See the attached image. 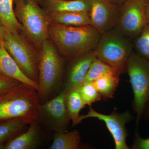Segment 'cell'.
Masks as SVG:
<instances>
[{
    "instance_id": "1",
    "label": "cell",
    "mask_w": 149,
    "mask_h": 149,
    "mask_svg": "<svg viewBox=\"0 0 149 149\" xmlns=\"http://www.w3.org/2000/svg\"><path fill=\"white\" fill-rule=\"evenodd\" d=\"M101 36L91 24L74 26L51 23L49 29V38L66 59H72L93 51Z\"/></svg>"
},
{
    "instance_id": "2",
    "label": "cell",
    "mask_w": 149,
    "mask_h": 149,
    "mask_svg": "<svg viewBox=\"0 0 149 149\" xmlns=\"http://www.w3.org/2000/svg\"><path fill=\"white\" fill-rule=\"evenodd\" d=\"M39 52L37 93L40 104H42L62 89L63 61L53 41H45Z\"/></svg>"
},
{
    "instance_id": "3",
    "label": "cell",
    "mask_w": 149,
    "mask_h": 149,
    "mask_svg": "<svg viewBox=\"0 0 149 149\" xmlns=\"http://www.w3.org/2000/svg\"><path fill=\"white\" fill-rule=\"evenodd\" d=\"M37 91L23 83L0 95V123L19 118L28 125L39 123Z\"/></svg>"
},
{
    "instance_id": "4",
    "label": "cell",
    "mask_w": 149,
    "mask_h": 149,
    "mask_svg": "<svg viewBox=\"0 0 149 149\" xmlns=\"http://www.w3.org/2000/svg\"><path fill=\"white\" fill-rule=\"evenodd\" d=\"M15 15L22 25L27 39L40 50L48 40L51 24L49 13L32 0H13Z\"/></svg>"
},
{
    "instance_id": "5",
    "label": "cell",
    "mask_w": 149,
    "mask_h": 149,
    "mask_svg": "<svg viewBox=\"0 0 149 149\" xmlns=\"http://www.w3.org/2000/svg\"><path fill=\"white\" fill-rule=\"evenodd\" d=\"M133 49L130 39L113 28L101 35L93 52L96 58L122 74Z\"/></svg>"
},
{
    "instance_id": "6",
    "label": "cell",
    "mask_w": 149,
    "mask_h": 149,
    "mask_svg": "<svg viewBox=\"0 0 149 149\" xmlns=\"http://www.w3.org/2000/svg\"><path fill=\"white\" fill-rule=\"evenodd\" d=\"M3 45L28 78L38 84L39 52L29 44V40L17 32L6 30L3 36Z\"/></svg>"
},
{
    "instance_id": "7",
    "label": "cell",
    "mask_w": 149,
    "mask_h": 149,
    "mask_svg": "<svg viewBox=\"0 0 149 149\" xmlns=\"http://www.w3.org/2000/svg\"><path fill=\"white\" fill-rule=\"evenodd\" d=\"M126 71L132 86L133 107L139 122L149 105V61L133 51L127 61Z\"/></svg>"
},
{
    "instance_id": "8",
    "label": "cell",
    "mask_w": 149,
    "mask_h": 149,
    "mask_svg": "<svg viewBox=\"0 0 149 149\" xmlns=\"http://www.w3.org/2000/svg\"><path fill=\"white\" fill-rule=\"evenodd\" d=\"M146 0H126L118 6L114 28L130 39H135L147 22Z\"/></svg>"
},
{
    "instance_id": "9",
    "label": "cell",
    "mask_w": 149,
    "mask_h": 149,
    "mask_svg": "<svg viewBox=\"0 0 149 149\" xmlns=\"http://www.w3.org/2000/svg\"><path fill=\"white\" fill-rule=\"evenodd\" d=\"M65 94L61 91L38 107V122L55 132H66L71 121L65 105Z\"/></svg>"
},
{
    "instance_id": "10",
    "label": "cell",
    "mask_w": 149,
    "mask_h": 149,
    "mask_svg": "<svg viewBox=\"0 0 149 149\" xmlns=\"http://www.w3.org/2000/svg\"><path fill=\"white\" fill-rule=\"evenodd\" d=\"M90 118H97L104 122L113 138L116 149H130L126 143L127 131L125 127L126 124L132 119L130 112L126 111L120 113L114 111L111 114L106 115L98 112L90 106L87 114L80 115L77 124Z\"/></svg>"
},
{
    "instance_id": "11",
    "label": "cell",
    "mask_w": 149,
    "mask_h": 149,
    "mask_svg": "<svg viewBox=\"0 0 149 149\" xmlns=\"http://www.w3.org/2000/svg\"><path fill=\"white\" fill-rule=\"evenodd\" d=\"M91 24L101 34L114 28L118 6L109 0H91Z\"/></svg>"
},
{
    "instance_id": "12",
    "label": "cell",
    "mask_w": 149,
    "mask_h": 149,
    "mask_svg": "<svg viewBox=\"0 0 149 149\" xmlns=\"http://www.w3.org/2000/svg\"><path fill=\"white\" fill-rule=\"evenodd\" d=\"M95 58L92 51L72 59L62 91L66 93L77 89L83 85L88 70Z\"/></svg>"
},
{
    "instance_id": "13",
    "label": "cell",
    "mask_w": 149,
    "mask_h": 149,
    "mask_svg": "<svg viewBox=\"0 0 149 149\" xmlns=\"http://www.w3.org/2000/svg\"><path fill=\"white\" fill-rule=\"evenodd\" d=\"M0 74L15 79L37 91L38 90V83L29 79L22 72L3 45L0 48Z\"/></svg>"
},
{
    "instance_id": "14",
    "label": "cell",
    "mask_w": 149,
    "mask_h": 149,
    "mask_svg": "<svg viewBox=\"0 0 149 149\" xmlns=\"http://www.w3.org/2000/svg\"><path fill=\"white\" fill-rule=\"evenodd\" d=\"M39 123L29 124L27 130L9 141L5 146L6 149H33L40 143Z\"/></svg>"
},
{
    "instance_id": "15",
    "label": "cell",
    "mask_w": 149,
    "mask_h": 149,
    "mask_svg": "<svg viewBox=\"0 0 149 149\" xmlns=\"http://www.w3.org/2000/svg\"><path fill=\"white\" fill-rule=\"evenodd\" d=\"M49 14L52 23L74 26L91 24L89 12H56Z\"/></svg>"
},
{
    "instance_id": "16",
    "label": "cell",
    "mask_w": 149,
    "mask_h": 149,
    "mask_svg": "<svg viewBox=\"0 0 149 149\" xmlns=\"http://www.w3.org/2000/svg\"><path fill=\"white\" fill-rule=\"evenodd\" d=\"M49 13L56 12L90 11L91 0H49L45 2Z\"/></svg>"
},
{
    "instance_id": "17",
    "label": "cell",
    "mask_w": 149,
    "mask_h": 149,
    "mask_svg": "<svg viewBox=\"0 0 149 149\" xmlns=\"http://www.w3.org/2000/svg\"><path fill=\"white\" fill-rule=\"evenodd\" d=\"M13 0H0V24L10 32L24 33V29L15 15Z\"/></svg>"
},
{
    "instance_id": "18",
    "label": "cell",
    "mask_w": 149,
    "mask_h": 149,
    "mask_svg": "<svg viewBox=\"0 0 149 149\" xmlns=\"http://www.w3.org/2000/svg\"><path fill=\"white\" fill-rule=\"evenodd\" d=\"M81 146V136L77 130L55 132L50 149H78Z\"/></svg>"
},
{
    "instance_id": "19",
    "label": "cell",
    "mask_w": 149,
    "mask_h": 149,
    "mask_svg": "<svg viewBox=\"0 0 149 149\" xmlns=\"http://www.w3.org/2000/svg\"><path fill=\"white\" fill-rule=\"evenodd\" d=\"M28 124L19 118H14L0 123V149H4V142L11 140L24 132Z\"/></svg>"
},
{
    "instance_id": "20",
    "label": "cell",
    "mask_w": 149,
    "mask_h": 149,
    "mask_svg": "<svg viewBox=\"0 0 149 149\" xmlns=\"http://www.w3.org/2000/svg\"><path fill=\"white\" fill-rule=\"evenodd\" d=\"M120 74L117 73L105 74L93 82L102 97L112 98L120 80Z\"/></svg>"
},
{
    "instance_id": "21",
    "label": "cell",
    "mask_w": 149,
    "mask_h": 149,
    "mask_svg": "<svg viewBox=\"0 0 149 149\" xmlns=\"http://www.w3.org/2000/svg\"><path fill=\"white\" fill-rule=\"evenodd\" d=\"M65 103L72 126L77 125L80 111L86 104L80 95L77 89L65 93Z\"/></svg>"
},
{
    "instance_id": "22",
    "label": "cell",
    "mask_w": 149,
    "mask_h": 149,
    "mask_svg": "<svg viewBox=\"0 0 149 149\" xmlns=\"http://www.w3.org/2000/svg\"><path fill=\"white\" fill-rule=\"evenodd\" d=\"M115 73L121 74L113 68L95 58L88 70L84 83L93 82L99 77L105 74Z\"/></svg>"
},
{
    "instance_id": "23",
    "label": "cell",
    "mask_w": 149,
    "mask_h": 149,
    "mask_svg": "<svg viewBox=\"0 0 149 149\" xmlns=\"http://www.w3.org/2000/svg\"><path fill=\"white\" fill-rule=\"evenodd\" d=\"M133 45L135 52L149 61V23L146 24L134 39Z\"/></svg>"
},
{
    "instance_id": "24",
    "label": "cell",
    "mask_w": 149,
    "mask_h": 149,
    "mask_svg": "<svg viewBox=\"0 0 149 149\" xmlns=\"http://www.w3.org/2000/svg\"><path fill=\"white\" fill-rule=\"evenodd\" d=\"M77 90L86 105L91 106L93 103L101 100L102 96L93 82L83 83Z\"/></svg>"
},
{
    "instance_id": "25",
    "label": "cell",
    "mask_w": 149,
    "mask_h": 149,
    "mask_svg": "<svg viewBox=\"0 0 149 149\" xmlns=\"http://www.w3.org/2000/svg\"><path fill=\"white\" fill-rule=\"evenodd\" d=\"M20 83L15 79L0 74V95L8 92Z\"/></svg>"
},
{
    "instance_id": "26",
    "label": "cell",
    "mask_w": 149,
    "mask_h": 149,
    "mask_svg": "<svg viewBox=\"0 0 149 149\" xmlns=\"http://www.w3.org/2000/svg\"><path fill=\"white\" fill-rule=\"evenodd\" d=\"M131 148L149 149V138L146 139H143L138 133H136Z\"/></svg>"
},
{
    "instance_id": "27",
    "label": "cell",
    "mask_w": 149,
    "mask_h": 149,
    "mask_svg": "<svg viewBox=\"0 0 149 149\" xmlns=\"http://www.w3.org/2000/svg\"><path fill=\"white\" fill-rule=\"evenodd\" d=\"M6 30L7 29L0 24V48L3 45V36Z\"/></svg>"
},
{
    "instance_id": "28",
    "label": "cell",
    "mask_w": 149,
    "mask_h": 149,
    "mask_svg": "<svg viewBox=\"0 0 149 149\" xmlns=\"http://www.w3.org/2000/svg\"><path fill=\"white\" fill-rule=\"evenodd\" d=\"M109 1H111L112 2L116 4L117 5L119 6L121 5L126 0H109Z\"/></svg>"
},
{
    "instance_id": "29",
    "label": "cell",
    "mask_w": 149,
    "mask_h": 149,
    "mask_svg": "<svg viewBox=\"0 0 149 149\" xmlns=\"http://www.w3.org/2000/svg\"><path fill=\"white\" fill-rule=\"evenodd\" d=\"M146 14L147 22L149 23V2L147 3L146 6Z\"/></svg>"
},
{
    "instance_id": "30",
    "label": "cell",
    "mask_w": 149,
    "mask_h": 149,
    "mask_svg": "<svg viewBox=\"0 0 149 149\" xmlns=\"http://www.w3.org/2000/svg\"><path fill=\"white\" fill-rule=\"evenodd\" d=\"M32 1H34L35 2L37 3H40L41 2H45L47 1H49V0H32Z\"/></svg>"
},
{
    "instance_id": "31",
    "label": "cell",
    "mask_w": 149,
    "mask_h": 149,
    "mask_svg": "<svg viewBox=\"0 0 149 149\" xmlns=\"http://www.w3.org/2000/svg\"><path fill=\"white\" fill-rule=\"evenodd\" d=\"M147 114L148 115V116L149 117V107L148 108V110L147 111Z\"/></svg>"
},
{
    "instance_id": "32",
    "label": "cell",
    "mask_w": 149,
    "mask_h": 149,
    "mask_svg": "<svg viewBox=\"0 0 149 149\" xmlns=\"http://www.w3.org/2000/svg\"><path fill=\"white\" fill-rule=\"evenodd\" d=\"M146 1L147 2V3L148 2H149V0H146Z\"/></svg>"
}]
</instances>
